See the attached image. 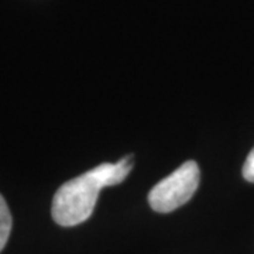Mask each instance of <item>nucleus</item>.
<instances>
[{
    "instance_id": "nucleus-1",
    "label": "nucleus",
    "mask_w": 254,
    "mask_h": 254,
    "mask_svg": "<svg viewBox=\"0 0 254 254\" xmlns=\"http://www.w3.org/2000/svg\"><path fill=\"white\" fill-rule=\"evenodd\" d=\"M133 168V155L115 164H100L79 177L66 181L55 192L53 219L60 226H76L89 218L98 202L99 192L126 180Z\"/></svg>"
},
{
    "instance_id": "nucleus-3",
    "label": "nucleus",
    "mask_w": 254,
    "mask_h": 254,
    "mask_svg": "<svg viewBox=\"0 0 254 254\" xmlns=\"http://www.w3.org/2000/svg\"><path fill=\"white\" fill-rule=\"evenodd\" d=\"M11 225H13V220H11L9 206H7L4 198L0 195V252L4 249V246L9 240Z\"/></svg>"
},
{
    "instance_id": "nucleus-4",
    "label": "nucleus",
    "mask_w": 254,
    "mask_h": 254,
    "mask_svg": "<svg viewBox=\"0 0 254 254\" xmlns=\"http://www.w3.org/2000/svg\"><path fill=\"white\" fill-rule=\"evenodd\" d=\"M243 177L246 181L254 182V148L246 158V163L243 165Z\"/></svg>"
},
{
    "instance_id": "nucleus-2",
    "label": "nucleus",
    "mask_w": 254,
    "mask_h": 254,
    "mask_svg": "<svg viewBox=\"0 0 254 254\" xmlns=\"http://www.w3.org/2000/svg\"><path fill=\"white\" fill-rule=\"evenodd\" d=\"M199 167L195 161H187L155 185L148 193V203L160 213H168L185 205L198 190Z\"/></svg>"
}]
</instances>
